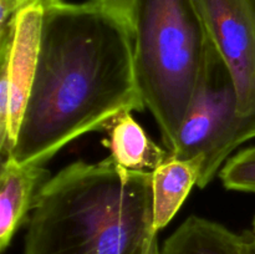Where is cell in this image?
I'll list each match as a JSON object with an SVG mask.
<instances>
[{
  "label": "cell",
  "mask_w": 255,
  "mask_h": 254,
  "mask_svg": "<svg viewBox=\"0 0 255 254\" xmlns=\"http://www.w3.org/2000/svg\"><path fill=\"white\" fill-rule=\"evenodd\" d=\"M44 6L36 74L9 156L40 166L119 115L146 109L131 30L91 0Z\"/></svg>",
  "instance_id": "6da1fadb"
},
{
  "label": "cell",
  "mask_w": 255,
  "mask_h": 254,
  "mask_svg": "<svg viewBox=\"0 0 255 254\" xmlns=\"http://www.w3.org/2000/svg\"><path fill=\"white\" fill-rule=\"evenodd\" d=\"M153 229L152 172L111 157L52 176L27 219L24 254H143Z\"/></svg>",
  "instance_id": "7a4b0ae2"
},
{
  "label": "cell",
  "mask_w": 255,
  "mask_h": 254,
  "mask_svg": "<svg viewBox=\"0 0 255 254\" xmlns=\"http://www.w3.org/2000/svg\"><path fill=\"white\" fill-rule=\"evenodd\" d=\"M211 39L194 0H136L133 60L146 109L173 151L206 70Z\"/></svg>",
  "instance_id": "3957f363"
},
{
  "label": "cell",
  "mask_w": 255,
  "mask_h": 254,
  "mask_svg": "<svg viewBox=\"0 0 255 254\" xmlns=\"http://www.w3.org/2000/svg\"><path fill=\"white\" fill-rule=\"evenodd\" d=\"M253 138L255 121L239 112L231 72L211 42L203 77L169 153L184 159L201 158L197 186L204 188L232 152Z\"/></svg>",
  "instance_id": "277c9868"
},
{
  "label": "cell",
  "mask_w": 255,
  "mask_h": 254,
  "mask_svg": "<svg viewBox=\"0 0 255 254\" xmlns=\"http://www.w3.org/2000/svg\"><path fill=\"white\" fill-rule=\"evenodd\" d=\"M211 42L229 70L238 109L255 121V0H194Z\"/></svg>",
  "instance_id": "5b68a950"
},
{
  "label": "cell",
  "mask_w": 255,
  "mask_h": 254,
  "mask_svg": "<svg viewBox=\"0 0 255 254\" xmlns=\"http://www.w3.org/2000/svg\"><path fill=\"white\" fill-rule=\"evenodd\" d=\"M44 9L42 2L34 1L25 5L20 10L15 24L12 44L7 50V76L10 90L9 156L16 142L17 132L36 74Z\"/></svg>",
  "instance_id": "8992f818"
},
{
  "label": "cell",
  "mask_w": 255,
  "mask_h": 254,
  "mask_svg": "<svg viewBox=\"0 0 255 254\" xmlns=\"http://www.w3.org/2000/svg\"><path fill=\"white\" fill-rule=\"evenodd\" d=\"M51 173L44 166L20 163L6 157L0 174V252L11 244L17 229L27 222L37 196Z\"/></svg>",
  "instance_id": "52a82bcc"
},
{
  "label": "cell",
  "mask_w": 255,
  "mask_h": 254,
  "mask_svg": "<svg viewBox=\"0 0 255 254\" xmlns=\"http://www.w3.org/2000/svg\"><path fill=\"white\" fill-rule=\"evenodd\" d=\"M201 158H178L169 153L166 161L152 172L153 229L159 233L176 217L189 192L198 184Z\"/></svg>",
  "instance_id": "ba28073f"
},
{
  "label": "cell",
  "mask_w": 255,
  "mask_h": 254,
  "mask_svg": "<svg viewBox=\"0 0 255 254\" xmlns=\"http://www.w3.org/2000/svg\"><path fill=\"white\" fill-rule=\"evenodd\" d=\"M106 131L109 137L104 143L110 157L127 171L153 172L169 156L168 149L159 147L129 111L119 115Z\"/></svg>",
  "instance_id": "9c48e42d"
},
{
  "label": "cell",
  "mask_w": 255,
  "mask_h": 254,
  "mask_svg": "<svg viewBox=\"0 0 255 254\" xmlns=\"http://www.w3.org/2000/svg\"><path fill=\"white\" fill-rule=\"evenodd\" d=\"M161 254H249L247 234L191 216L164 241Z\"/></svg>",
  "instance_id": "30bf717a"
},
{
  "label": "cell",
  "mask_w": 255,
  "mask_h": 254,
  "mask_svg": "<svg viewBox=\"0 0 255 254\" xmlns=\"http://www.w3.org/2000/svg\"><path fill=\"white\" fill-rule=\"evenodd\" d=\"M219 177L229 191L255 193V146L229 158L219 171Z\"/></svg>",
  "instance_id": "8fae6325"
},
{
  "label": "cell",
  "mask_w": 255,
  "mask_h": 254,
  "mask_svg": "<svg viewBox=\"0 0 255 254\" xmlns=\"http://www.w3.org/2000/svg\"><path fill=\"white\" fill-rule=\"evenodd\" d=\"M31 0H0V46L12 41L17 15Z\"/></svg>",
  "instance_id": "7c38bea8"
},
{
  "label": "cell",
  "mask_w": 255,
  "mask_h": 254,
  "mask_svg": "<svg viewBox=\"0 0 255 254\" xmlns=\"http://www.w3.org/2000/svg\"><path fill=\"white\" fill-rule=\"evenodd\" d=\"M100 9L124 22L133 34L136 0H91Z\"/></svg>",
  "instance_id": "4fadbf2b"
},
{
  "label": "cell",
  "mask_w": 255,
  "mask_h": 254,
  "mask_svg": "<svg viewBox=\"0 0 255 254\" xmlns=\"http://www.w3.org/2000/svg\"><path fill=\"white\" fill-rule=\"evenodd\" d=\"M143 254H161V247L158 243V234H154L149 238Z\"/></svg>",
  "instance_id": "5bb4252c"
},
{
  "label": "cell",
  "mask_w": 255,
  "mask_h": 254,
  "mask_svg": "<svg viewBox=\"0 0 255 254\" xmlns=\"http://www.w3.org/2000/svg\"><path fill=\"white\" fill-rule=\"evenodd\" d=\"M247 242H248V253L255 254V234L252 231H247Z\"/></svg>",
  "instance_id": "9a60e30c"
},
{
  "label": "cell",
  "mask_w": 255,
  "mask_h": 254,
  "mask_svg": "<svg viewBox=\"0 0 255 254\" xmlns=\"http://www.w3.org/2000/svg\"><path fill=\"white\" fill-rule=\"evenodd\" d=\"M32 1H40V2H42L44 5H47V4H52V2L60 1V0H32Z\"/></svg>",
  "instance_id": "2e32d148"
},
{
  "label": "cell",
  "mask_w": 255,
  "mask_h": 254,
  "mask_svg": "<svg viewBox=\"0 0 255 254\" xmlns=\"http://www.w3.org/2000/svg\"><path fill=\"white\" fill-rule=\"evenodd\" d=\"M252 232H253V233L255 234V217H254V219H253V229H252Z\"/></svg>",
  "instance_id": "e0dca14e"
}]
</instances>
